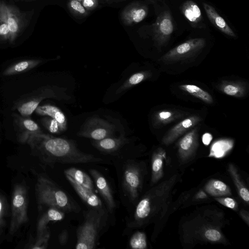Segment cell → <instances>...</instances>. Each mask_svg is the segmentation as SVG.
Wrapping results in <instances>:
<instances>
[{
    "instance_id": "obj_42",
    "label": "cell",
    "mask_w": 249,
    "mask_h": 249,
    "mask_svg": "<svg viewBox=\"0 0 249 249\" xmlns=\"http://www.w3.org/2000/svg\"><path fill=\"white\" fill-rule=\"evenodd\" d=\"M3 206L4 205H3V201H2V199H1V198L0 197V219L1 218V217L3 211L4 209Z\"/></svg>"
},
{
    "instance_id": "obj_12",
    "label": "cell",
    "mask_w": 249,
    "mask_h": 249,
    "mask_svg": "<svg viewBox=\"0 0 249 249\" xmlns=\"http://www.w3.org/2000/svg\"><path fill=\"white\" fill-rule=\"evenodd\" d=\"M75 192L81 199L90 208L106 209L99 197L93 192L81 185L67 175H65Z\"/></svg>"
},
{
    "instance_id": "obj_33",
    "label": "cell",
    "mask_w": 249,
    "mask_h": 249,
    "mask_svg": "<svg viewBox=\"0 0 249 249\" xmlns=\"http://www.w3.org/2000/svg\"><path fill=\"white\" fill-rule=\"evenodd\" d=\"M50 233L48 228L40 234L36 236V240L31 247L33 249H45L47 248Z\"/></svg>"
},
{
    "instance_id": "obj_19",
    "label": "cell",
    "mask_w": 249,
    "mask_h": 249,
    "mask_svg": "<svg viewBox=\"0 0 249 249\" xmlns=\"http://www.w3.org/2000/svg\"><path fill=\"white\" fill-rule=\"evenodd\" d=\"M35 111L39 115L49 116L55 119L59 124L62 132L67 130V120L66 117L57 107L46 104L38 106Z\"/></svg>"
},
{
    "instance_id": "obj_41",
    "label": "cell",
    "mask_w": 249,
    "mask_h": 249,
    "mask_svg": "<svg viewBox=\"0 0 249 249\" xmlns=\"http://www.w3.org/2000/svg\"><path fill=\"white\" fill-rule=\"evenodd\" d=\"M212 139L213 137L212 135L209 133L204 134L202 137V142L205 145H209L212 140Z\"/></svg>"
},
{
    "instance_id": "obj_37",
    "label": "cell",
    "mask_w": 249,
    "mask_h": 249,
    "mask_svg": "<svg viewBox=\"0 0 249 249\" xmlns=\"http://www.w3.org/2000/svg\"><path fill=\"white\" fill-rule=\"evenodd\" d=\"M206 237L212 241H217L221 238L220 233L217 230L210 229L207 230L205 233Z\"/></svg>"
},
{
    "instance_id": "obj_21",
    "label": "cell",
    "mask_w": 249,
    "mask_h": 249,
    "mask_svg": "<svg viewBox=\"0 0 249 249\" xmlns=\"http://www.w3.org/2000/svg\"><path fill=\"white\" fill-rule=\"evenodd\" d=\"M197 140L196 129L190 131L180 140L178 142V147L179 153L182 157H186L195 150L197 145Z\"/></svg>"
},
{
    "instance_id": "obj_17",
    "label": "cell",
    "mask_w": 249,
    "mask_h": 249,
    "mask_svg": "<svg viewBox=\"0 0 249 249\" xmlns=\"http://www.w3.org/2000/svg\"><path fill=\"white\" fill-rule=\"evenodd\" d=\"M181 10L186 18L195 28H202L203 18L200 9L193 1L189 0L184 2Z\"/></svg>"
},
{
    "instance_id": "obj_7",
    "label": "cell",
    "mask_w": 249,
    "mask_h": 249,
    "mask_svg": "<svg viewBox=\"0 0 249 249\" xmlns=\"http://www.w3.org/2000/svg\"><path fill=\"white\" fill-rule=\"evenodd\" d=\"M205 44V39L203 38L190 39L170 50L160 60L169 62L187 59L202 50Z\"/></svg>"
},
{
    "instance_id": "obj_30",
    "label": "cell",
    "mask_w": 249,
    "mask_h": 249,
    "mask_svg": "<svg viewBox=\"0 0 249 249\" xmlns=\"http://www.w3.org/2000/svg\"><path fill=\"white\" fill-rule=\"evenodd\" d=\"M129 245L133 249H145L147 247V242L144 233L140 231L134 233L130 238Z\"/></svg>"
},
{
    "instance_id": "obj_3",
    "label": "cell",
    "mask_w": 249,
    "mask_h": 249,
    "mask_svg": "<svg viewBox=\"0 0 249 249\" xmlns=\"http://www.w3.org/2000/svg\"><path fill=\"white\" fill-rule=\"evenodd\" d=\"M38 203L64 212L78 213L80 207L63 190L49 179L40 176L36 186Z\"/></svg>"
},
{
    "instance_id": "obj_13",
    "label": "cell",
    "mask_w": 249,
    "mask_h": 249,
    "mask_svg": "<svg viewBox=\"0 0 249 249\" xmlns=\"http://www.w3.org/2000/svg\"><path fill=\"white\" fill-rule=\"evenodd\" d=\"M7 17L10 36L9 41L13 43L22 31L24 25L23 17L16 7L6 4Z\"/></svg>"
},
{
    "instance_id": "obj_5",
    "label": "cell",
    "mask_w": 249,
    "mask_h": 249,
    "mask_svg": "<svg viewBox=\"0 0 249 249\" xmlns=\"http://www.w3.org/2000/svg\"><path fill=\"white\" fill-rule=\"evenodd\" d=\"M11 205L12 217L9 232L13 234L21 225L28 221V198L27 191L24 186L17 184L15 186Z\"/></svg>"
},
{
    "instance_id": "obj_28",
    "label": "cell",
    "mask_w": 249,
    "mask_h": 249,
    "mask_svg": "<svg viewBox=\"0 0 249 249\" xmlns=\"http://www.w3.org/2000/svg\"><path fill=\"white\" fill-rule=\"evenodd\" d=\"M9 36L6 4L4 2H0V38L9 40Z\"/></svg>"
},
{
    "instance_id": "obj_43",
    "label": "cell",
    "mask_w": 249,
    "mask_h": 249,
    "mask_svg": "<svg viewBox=\"0 0 249 249\" xmlns=\"http://www.w3.org/2000/svg\"><path fill=\"white\" fill-rule=\"evenodd\" d=\"M106 2H117L124 1L125 0H101Z\"/></svg>"
},
{
    "instance_id": "obj_2",
    "label": "cell",
    "mask_w": 249,
    "mask_h": 249,
    "mask_svg": "<svg viewBox=\"0 0 249 249\" xmlns=\"http://www.w3.org/2000/svg\"><path fill=\"white\" fill-rule=\"evenodd\" d=\"M107 209L90 208L85 213L83 222L76 231V249H93L97 246L101 231L108 218Z\"/></svg>"
},
{
    "instance_id": "obj_40",
    "label": "cell",
    "mask_w": 249,
    "mask_h": 249,
    "mask_svg": "<svg viewBox=\"0 0 249 249\" xmlns=\"http://www.w3.org/2000/svg\"><path fill=\"white\" fill-rule=\"evenodd\" d=\"M69 238V233L67 230L62 231L58 236V240L61 246H65L67 244Z\"/></svg>"
},
{
    "instance_id": "obj_24",
    "label": "cell",
    "mask_w": 249,
    "mask_h": 249,
    "mask_svg": "<svg viewBox=\"0 0 249 249\" xmlns=\"http://www.w3.org/2000/svg\"><path fill=\"white\" fill-rule=\"evenodd\" d=\"M179 88L207 104H212L213 102L211 94L196 85L183 84Z\"/></svg>"
},
{
    "instance_id": "obj_6",
    "label": "cell",
    "mask_w": 249,
    "mask_h": 249,
    "mask_svg": "<svg viewBox=\"0 0 249 249\" xmlns=\"http://www.w3.org/2000/svg\"><path fill=\"white\" fill-rule=\"evenodd\" d=\"M115 126L98 117H91L82 126L77 136L98 141L112 137Z\"/></svg>"
},
{
    "instance_id": "obj_4",
    "label": "cell",
    "mask_w": 249,
    "mask_h": 249,
    "mask_svg": "<svg viewBox=\"0 0 249 249\" xmlns=\"http://www.w3.org/2000/svg\"><path fill=\"white\" fill-rule=\"evenodd\" d=\"M141 170L138 164L126 160L122 167L120 185L123 196L130 202L137 198L142 184Z\"/></svg>"
},
{
    "instance_id": "obj_26",
    "label": "cell",
    "mask_w": 249,
    "mask_h": 249,
    "mask_svg": "<svg viewBox=\"0 0 249 249\" xmlns=\"http://www.w3.org/2000/svg\"><path fill=\"white\" fill-rule=\"evenodd\" d=\"M220 89L225 94L236 97H242L245 94V87L241 84L233 82H223Z\"/></svg>"
},
{
    "instance_id": "obj_1",
    "label": "cell",
    "mask_w": 249,
    "mask_h": 249,
    "mask_svg": "<svg viewBox=\"0 0 249 249\" xmlns=\"http://www.w3.org/2000/svg\"><path fill=\"white\" fill-rule=\"evenodd\" d=\"M33 147L41 152L46 161L63 164L108 162L105 159L80 151L72 140L44 133L33 135L28 139Z\"/></svg>"
},
{
    "instance_id": "obj_34",
    "label": "cell",
    "mask_w": 249,
    "mask_h": 249,
    "mask_svg": "<svg viewBox=\"0 0 249 249\" xmlns=\"http://www.w3.org/2000/svg\"><path fill=\"white\" fill-rule=\"evenodd\" d=\"M174 113L168 110L159 112L156 116L157 121L162 124H166L171 122L174 118Z\"/></svg>"
},
{
    "instance_id": "obj_25",
    "label": "cell",
    "mask_w": 249,
    "mask_h": 249,
    "mask_svg": "<svg viewBox=\"0 0 249 249\" xmlns=\"http://www.w3.org/2000/svg\"><path fill=\"white\" fill-rule=\"evenodd\" d=\"M150 76L148 71H141L131 75L116 90L120 93L145 80Z\"/></svg>"
},
{
    "instance_id": "obj_44",
    "label": "cell",
    "mask_w": 249,
    "mask_h": 249,
    "mask_svg": "<svg viewBox=\"0 0 249 249\" xmlns=\"http://www.w3.org/2000/svg\"><path fill=\"white\" fill-rule=\"evenodd\" d=\"M77 0V1H80V2H81L82 1V0Z\"/></svg>"
},
{
    "instance_id": "obj_20",
    "label": "cell",
    "mask_w": 249,
    "mask_h": 249,
    "mask_svg": "<svg viewBox=\"0 0 249 249\" xmlns=\"http://www.w3.org/2000/svg\"><path fill=\"white\" fill-rule=\"evenodd\" d=\"M65 212L53 207L49 209L42 214L37 224V236L47 229V224L52 221H58L63 220Z\"/></svg>"
},
{
    "instance_id": "obj_29",
    "label": "cell",
    "mask_w": 249,
    "mask_h": 249,
    "mask_svg": "<svg viewBox=\"0 0 249 249\" xmlns=\"http://www.w3.org/2000/svg\"><path fill=\"white\" fill-rule=\"evenodd\" d=\"M231 147L232 145L228 141H220L217 142L213 144L210 156H213L216 158L223 157Z\"/></svg>"
},
{
    "instance_id": "obj_31",
    "label": "cell",
    "mask_w": 249,
    "mask_h": 249,
    "mask_svg": "<svg viewBox=\"0 0 249 249\" xmlns=\"http://www.w3.org/2000/svg\"><path fill=\"white\" fill-rule=\"evenodd\" d=\"M68 6L69 10L74 15L84 17L88 14V11L85 9L80 1L70 0Z\"/></svg>"
},
{
    "instance_id": "obj_27",
    "label": "cell",
    "mask_w": 249,
    "mask_h": 249,
    "mask_svg": "<svg viewBox=\"0 0 249 249\" xmlns=\"http://www.w3.org/2000/svg\"><path fill=\"white\" fill-rule=\"evenodd\" d=\"M205 189L208 193L214 196H225L230 194L227 185L220 180H212L208 183Z\"/></svg>"
},
{
    "instance_id": "obj_39",
    "label": "cell",
    "mask_w": 249,
    "mask_h": 249,
    "mask_svg": "<svg viewBox=\"0 0 249 249\" xmlns=\"http://www.w3.org/2000/svg\"><path fill=\"white\" fill-rule=\"evenodd\" d=\"M82 4L87 11L95 9L98 5V0H82Z\"/></svg>"
},
{
    "instance_id": "obj_22",
    "label": "cell",
    "mask_w": 249,
    "mask_h": 249,
    "mask_svg": "<svg viewBox=\"0 0 249 249\" xmlns=\"http://www.w3.org/2000/svg\"><path fill=\"white\" fill-rule=\"evenodd\" d=\"M41 62V60L38 59L24 60L18 62L7 68L3 71V75L10 76L26 72L38 66Z\"/></svg>"
},
{
    "instance_id": "obj_38",
    "label": "cell",
    "mask_w": 249,
    "mask_h": 249,
    "mask_svg": "<svg viewBox=\"0 0 249 249\" xmlns=\"http://www.w3.org/2000/svg\"><path fill=\"white\" fill-rule=\"evenodd\" d=\"M220 203L229 207L230 208L234 209L236 205V203L234 199L230 197L215 198Z\"/></svg>"
},
{
    "instance_id": "obj_36",
    "label": "cell",
    "mask_w": 249,
    "mask_h": 249,
    "mask_svg": "<svg viewBox=\"0 0 249 249\" xmlns=\"http://www.w3.org/2000/svg\"><path fill=\"white\" fill-rule=\"evenodd\" d=\"M234 178L235 183L238 187L241 197L244 200L248 202L249 200V193L248 190L242 185V184H241V182L239 180L238 178H237V176H235Z\"/></svg>"
},
{
    "instance_id": "obj_18",
    "label": "cell",
    "mask_w": 249,
    "mask_h": 249,
    "mask_svg": "<svg viewBox=\"0 0 249 249\" xmlns=\"http://www.w3.org/2000/svg\"><path fill=\"white\" fill-rule=\"evenodd\" d=\"M203 5L209 19L215 27L228 36L236 37L233 30L213 7L206 3H203Z\"/></svg>"
},
{
    "instance_id": "obj_11",
    "label": "cell",
    "mask_w": 249,
    "mask_h": 249,
    "mask_svg": "<svg viewBox=\"0 0 249 249\" xmlns=\"http://www.w3.org/2000/svg\"><path fill=\"white\" fill-rule=\"evenodd\" d=\"M148 13L146 5L134 2L125 7L121 13V19L126 25L138 23L142 21Z\"/></svg>"
},
{
    "instance_id": "obj_23",
    "label": "cell",
    "mask_w": 249,
    "mask_h": 249,
    "mask_svg": "<svg viewBox=\"0 0 249 249\" xmlns=\"http://www.w3.org/2000/svg\"><path fill=\"white\" fill-rule=\"evenodd\" d=\"M65 175L71 177L78 184L94 192L93 181L85 172L75 167H71L64 170Z\"/></svg>"
},
{
    "instance_id": "obj_15",
    "label": "cell",
    "mask_w": 249,
    "mask_h": 249,
    "mask_svg": "<svg viewBox=\"0 0 249 249\" xmlns=\"http://www.w3.org/2000/svg\"><path fill=\"white\" fill-rule=\"evenodd\" d=\"M200 121L201 118L196 115L190 116L182 120L166 134L163 139V143L165 144L171 143L184 132L195 126Z\"/></svg>"
},
{
    "instance_id": "obj_16",
    "label": "cell",
    "mask_w": 249,
    "mask_h": 249,
    "mask_svg": "<svg viewBox=\"0 0 249 249\" xmlns=\"http://www.w3.org/2000/svg\"><path fill=\"white\" fill-rule=\"evenodd\" d=\"M15 119L21 132L19 136L20 142H27L31 136L43 133L38 124L32 119L22 117L16 114Z\"/></svg>"
},
{
    "instance_id": "obj_45",
    "label": "cell",
    "mask_w": 249,
    "mask_h": 249,
    "mask_svg": "<svg viewBox=\"0 0 249 249\" xmlns=\"http://www.w3.org/2000/svg\"></svg>"
},
{
    "instance_id": "obj_32",
    "label": "cell",
    "mask_w": 249,
    "mask_h": 249,
    "mask_svg": "<svg viewBox=\"0 0 249 249\" xmlns=\"http://www.w3.org/2000/svg\"><path fill=\"white\" fill-rule=\"evenodd\" d=\"M41 122L44 127L52 133L58 134L62 132L57 122L50 117L43 118Z\"/></svg>"
},
{
    "instance_id": "obj_14",
    "label": "cell",
    "mask_w": 249,
    "mask_h": 249,
    "mask_svg": "<svg viewBox=\"0 0 249 249\" xmlns=\"http://www.w3.org/2000/svg\"><path fill=\"white\" fill-rule=\"evenodd\" d=\"M57 95L54 91L47 89L40 95L34 96L19 103L17 106V110L24 117L30 116L39 106L42 100L48 98H56Z\"/></svg>"
},
{
    "instance_id": "obj_8",
    "label": "cell",
    "mask_w": 249,
    "mask_h": 249,
    "mask_svg": "<svg viewBox=\"0 0 249 249\" xmlns=\"http://www.w3.org/2000/svg\"><path fill=\"white\" fill-rule=\"evenodd\" d=\"M174 29L173 19L169 11L160 13L152 25L153 40L157 46L161 47L169 40Z\"/></svg>"
},
{
    "instance_id": "obj_10",
    "label": "cell",
    "mask_w": 249,
    "mask_h": 249,
    "mask_svg": "<svg viewBox=\"0 0 249 249\" xmlns=\"http://www.w3.org/2000/svg\"><path fill=\"white\" fill-rule=\"evenodd\" d=\"M129 140L124 135L118 137H109L103 139L94 141L92 144L94 147L105 154L115 155L118 154L124 146L129 142Z\"/></svg>"
},
{
    "instance_id": "obj_9",
    "label": "cell",
    "mask_w": 249,
    "mask_h": 249,
    "mask_svg": "<svg viewBox=\"0 0 249 249\" xmlns=\"http://www.w3.org/2000/svg\"><path fill=\"white\" fill-rule=\"evenodd\" d=\"M89 173L92 178L97 190L104 199L108 213L112 214L116 209V203L107 180L96 169H90Z\"/></svg>"
},
{
    "instance_id": "obj_35",
    "label": "cell",
    "mask_w": 249,
    "mask_h": 249,
    "mask_svg": "<svg viewBox=\"0 0 249 249\" xmlns=\"http://www.w3.org/2000/svg\"><path fill=\"white\" fill-rule=\"evenodd\" d=\"M162 165V160L160 156L156 155L154 157V159L152 163V171L153 175V179H156L158 173L160 171Z\"/></svg>"
}]
</instances>
